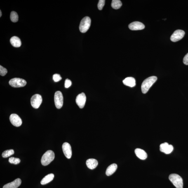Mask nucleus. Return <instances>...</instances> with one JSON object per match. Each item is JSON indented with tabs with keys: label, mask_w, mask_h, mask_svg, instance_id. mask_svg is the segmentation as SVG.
<instances>
[{
	"label": "nucleus",
	"mask_w": 188,
	"mask_h": 188,
	"mask_svg": "<svg viewBox=\"0 0 188 188\" xmlns=\"http://www.w3.org/2000/svg\"><path fill=\"white\" fill-rule=\"evenodd\" d=\"M9 162L14 164H17L20 162V160L19 158L11 157L9 159Z\"/></svg>",
	"instance_id": "24"
},
{
	"label": "nucleus",
	"mask_w": 188,
	"mask_h": 188,
	"mask_svg": "<svg viewBox=\"0 0 188 188\" xmlns=\"http://www.w3.org/2000/svg\"><path fill=\"white\" fill-rule=\"evenodd\" d=\"M91 24V20L89 17H86L82 19L79 26V30L82 33H85L88 30Z\"/></svg>",
	"instance_id": "4"
},
{
	"label": "nucleus",
	"mask_w": 188,
	"mask_h": 188,
	"mask_svg": "<svg viewBox=\"0 0 188 188\" xmlns=\"http://www.w3.org/2000/svg\"><path fill=\"white\" fill-rule=\"evenodd\" d=\"M135 153L136 156L140 159L144 160L147 158V153L144 150L140 149H137L135 150Z\"/></svg>",
	"instance_id": "15"
},
{
	"label": "nucleus",
	"mask_w": 188,
	"mask_h": 188,
	"mask_svg": "<svg viewBox=\"0 0 188 188\" xmlns=\"http://www.w3.org/2000/svg\"><path fill=\"white\" fill-rule=\"evenodd\" d=\"M121 1L120 0H113L111 3V6L114 9H119L122 6Z\"/></svg>",
	"instance_id": "21"
},
{
	"label": "nucleus",
	"mask_w": 188,
	"mask_h": 188,
	"mask_svg": "<svg viewBox=\"0 0 188 188\" xmlns=\"http://www.w3.org/2000/svg\"><path fill=\"white\" fill-rule=\"evenodd\" d=\"M123 82L125 85L130 87H133L136 85L135 80L133 77H128L123 80Z\"/></svg>",
	"instance_id": "17"
},
{
	"label": "nucleus",
	"mask_w": 188,
	"mask_h": 188,
	"mask_svg": "<svg viewBox=\"0 0 188 188\" xmlns=\"http://www.w3.org/2000/svg\"><path fill=\"white\" fill-rule=\"evenodd\" d=\"M118 168V165L116 164L113 163L110 165L106 169V175L110 176L114 173Z\"/></svg>",
	"instance_id": "19"
},
{
	"label": "nucleus",
	"mask_w": 188,
	"mask_h": 188,
	"mask_svg": "<svg viewBox=\"0 0 188 188\" xmlns=\"http://www.w3.org/2000/svg\"><path fill=\"white\" fill-rule=\"evenodd\" d=\"M129 28L132 30H141L145 28V26L142 22L135 21L129 24Z\"/></svg>",
	"instance_id": "13"
},
{
	"label": "nucleus",
	"mask_w": 188,
	"mask_h": 188,
	"mask_svg": "<svg viewBox=\"0 0 188 188\" xmlns=\"http://www.w3.org/2000/svg\"><path fill=\"white\" fill-rule=\"evenodd\" d=\"M14 153L15 152L13 149L7 150L3 151L2 154V156L3 158H7L13 155Z\"/></svg>",
	"instance_id": "23"
},
{
	"label": "nucleus",
	"mask_w": 188,
	"mask_h": 188,
	"mask_svg": "<svg viewBox=\"0 0 188 188\" xmlns=\"http://www.w3.org/2000/svg\"><path fill=\"white\" fill-rule=\"evenodd\" d=\"M31 104L33 108L37 109L40 107L42 102V98L41 95L36 94L33 95L31 99Z\"/></svg>",
	"instance_id": "7"
},
{
	"label": "nucleus",
	"mask_w": 188,
	"mask_h": 188,
	"mask_svg": "<svg viewBox=\"0 0 188 188\" xmlns=\"http://www.w3.org/2000/svg\"><path fill=\"white\" fill-rule=\"evenodd\" d=\"M8 73V70L6 68L0 66V75L1 76H4Z\"/></svg>",
	"instance_id": "25"
},
{
	"label": "nucleus",
	"mask_w": 188,
	"mask_h": 188,
	"mask_svg": "<svg viewBox=\"0 0 188 188\" xmlns=\"http://www.w3.org/2000/svg\"><path fill=\"white\" fill-rule=\"evenodd\" d=\"M2 15V13L1 12V10H0V17H1Z\"/></svg>",
	"instance_id": "30"
},
{
	"label": "nucleus",
	"mask_w": 188,
	"mask_h": 188,
	"mask_svg": "<svg viewBox=\"0 0 188 188\" xmlns=\"http://www.w3.org/2000/svg\"><path fill=\"white\" fill-rule=\"evenodd\" d=\"M54 175L53 173H50L48 175L45 176L44 178L42 179L41 181V185H45L48 183L51 182L54 178Z\"/></svg>",
	"instance_id": "20"
},
{
	"label": "nucleus",
	"mask_w": 188,
	"mask_h": 188,
	"mask_svg": "<svg viewBox=\"0 0 188 188\" xmlns=\"http://www.w3.org/2000/svg\"><path fill=\"white\" fill-rule=\"evenodd\" d=\"M62 149L64 156L68 159L72 156V150L70 144L68 143L64 142L62 144Z\"/></svg>",
	"instance_id": "11"
},
{
	"label": "nucleus",
	"mask_w": 188,
	"mask_h": 188,
	"mask_svg": "<svg viewBox=\"0 0 188 188\" xmlns=\"http://www.w3.org/2000/svg\"><path fill=\"white\" fill-rule=\"evenodd\" d=\"M184 64L185 65H188V53L186 54L183 59Z\"/></svg>",
	"instance_id": "29"
},
{
	"label": "nucleus",
	"mask_w": 188,
	"mask_h": 188,
	"mask_svg": "<svg viewBox=\"0 0 188 188\" xmlns=\"http://www.w3.org/2000/svg\"><path fill=\"white\" fill-rule=\"evenodd\" d=\"M55 158V153L53 151L51 150L47 151L42 157L41 160V164L44 166H46L48 165L53 161Z\"/></svg>",
	"instance_id": "2"
},
{
	"label": "nucleus",
	"mask_w": 188,
	"mask_h": 188,
	"mask_svg": "<svg viewBox=\"0 0 188 188\" xmlns=\"http://www.w3.org/2000/svg\"><path fill=\"white\" fill-rule=\"evenodd\" d=\"M10 120L12 124L15 126H20L22 124L21 119L16 114H13L10 115Z\"/></svg>",
	"instance_id": "10"
},
{
	"label": "nucleus",
	"mask_w": 188,
	"mask_h": 188,
	"mask_svg": "<svg viewBox=\"0 0 188 188\" xmlns=\"http://www.w3.org/2000/svg\"><path fill=\"white\" fill-rule=\"evenodd\" d=\"M54 100L56 107L57 109H60L63 105L64 97L62 92L60 91L55 92L54 96Z\"/></svg>",
	"instance_id": "6"
},
{
	"label": "nucleus",
	"mask_w": 188,
	"mask_h": 188,
	"mask_svg": "<svg viewBox=\"0 0 188 188\" xmlns=\"http://www.w3.org/2000/svg\"><path fill=\"white\" fill-rule=\"evenodd\" d=\"M157 80L156 76H152L146 78L143 82L141 86L142 92L144 94H145L148 91L149 88L156 82Z\"/></svg>",
	"instance_id": "1"
},
{
	"label": "nucleus",
	"mask_w": 188,
	"mask_h": 188,
	"mask_svg": "<svg viewBox=\"0 0 188 188\" xmlns=\"http://www.w3.org/2000/svg\"><path fill=\"white\" fill-rule=\"evenodd\" d=\"M21 180L20 178H17L11 182L5 185L3 188H17L21 185Z\"/></svg>",
	"instance_id": "14"
},
{
	"label": "nucleus",
	"mask_w": 188,
	"mask_h": 188,
	"mask_svg": "<svg viewBox=\"0 0 188 188\" xmlns=\"http://www.w3.org/2000/svg\"><path fill=\"white\" fill-rule=\"evenodd\" d=\"M169 179L176 188H183L182 178L177 174H171L169 176Z\"/></svg>",
	"instance_id": "3"
},
{
	"label": "nucleus",
	"mask_w": 188,
	"mask_h": 188,
	"mask_svg": "<svg viewBox=\"0 0 188 188\" xmlns=\"http://www.w3.org/2000/svg\"><path fill=\"white\" fill-rule=\"evenodd\" d=\"M105 1L104 0H100L97 4V8L100 10H102L105 4Z\"/></svg>",
	"instance_id": "26"
},
{
	"label": "nucleus",
	"mask_w": 188,
	"mask_h": 188,
	"mask_svg": "<svg viewBox=\"0 0 188 188\" xmlns=\"http://www.w3.org/2000/svg\"><path fill=\"white\" fill-rule=\"evenodd\" d=\"M9 83L14 88H20L25 86L27 84V82L22 78H15L10 79Z\"/></svg>",
	"instance_id": "5"
},
{
	"label": "nucleus",
	"mask_w": 188,
	"mask_h": 188,
	"mask_svg": "<svg viewBox=\"0 0 188 188\" xmlns=\"http://www.w3.org/2000/svg\"><path fill=\"white\" fill-rule=\"evenodd\" d=\"M86 99V95L84 93H80L77 96L76 103L80 109H83L84 107Z\"/></svg>",
	"instance_id": "9"
},
{
	"label": "nucleus",
	"mask_w": 188,
	"mask_h": 188,
	"mask_svg": "<svg viewBox=\"0 0 188 188\" xmlns=\"http://www.w3.org/2000/svg\"><path fill=\"white\" fill-rule=\"evenodd\" d=\"M53 79L55 82H58L62 79V77L60 75L56 74L53 75Z\"/></svg>",
	"instance_id": "27"
},
{
	"label": "nucleus",
	"mask_w": 188,
	"mask_h": 188,
	"mask_svg": "<svg viewBox=\"0 0 188 188\" xmlns=\"http://www.w3.org/2000/svg\"><path fill=\"white\" fill-rule=\"evenodd\" d=\"M72 84V82L70 80L68 79H66L64 83V86L66 88H69Z\"/></svg>",
	"instance_id": "28"
},
{
	"label": "nucleus",
	"mask_w": 188,
	"mask_h": 188,
	"mask_svg": "<svg viewBox=\"0 0 188 188\" xmlns=\"http://www.w3.org/2000/svg\"><path fill=\"white\" fill-rule=\"evenodd\" d=\"M10 19L13 22H16L18 21L19 16L17 12L12 11L10 13Z\"/></svg>",
	"instance_id": "22"
},
{
	"label": "nucleus",
	"mask_w": 188,
	"mask_h": 188,
	"mask_svg": "<svg viewBox=\"0 0 188 188\" xmlns=\"http://www.w3.org/2000/svg\"><path fill=\"white\" fill-rule=\"evenodd\" d=\"M173 147L171 144H169L168 143L164 142L160 145V151L166 154H169L173 151Z\"/></svg>",
	"instance_id": "12"
},
{
	"label": "nucleus",
	"mask_w": 188,
	"mask_h": 188,
	"mask_svg": "<svg viewBox=\"0 0 188 188\" xmlns=\"http://www.w3.org/2000/svg\"><path fill=\"white\" fill-rule=\"evenodd\" d=\"M10 41L12 46L15 48H19L21 45V41L20 38L17 37H12L10 38Z\"/></svg>",
	"instance_id": "18"
},
{
	"label": "nucleus",
	"mask_w": 188,
	"mask_h": 188,
	"mask_svg": "<svg viewBox=\"0 0 188 188\" xmlns=\"http://www.w3.org/2000/svg\"><path fill=\"white\" fill-rule=\"evenodd\" d=\"M185 34V32L183 30H177L174 31L173 34L171 36L170 39L171 41L174 42L178 41L182 39L184 36Z\"/></svg>",
	"instance_id": "8"
},
{
	"label": "nucleus",
	"mask_w": 188,
	"mask_h": 188,
	"mask_svg": "<svg viewBox=\"0 0 188 188\" xmlns=\"http://www.w3.org/2000/svg\"><path fill=\"white\" fill-rule=\"evenodd\" d=\"M86 164L89 169L92 170L96 168L98 165V162L96 160L93 158H90L87 160Z\"/></svg>",
	"instance_id": "16"
}]
</instances>
